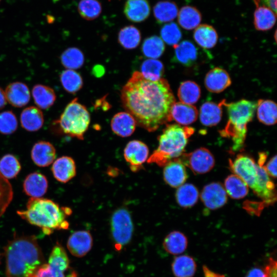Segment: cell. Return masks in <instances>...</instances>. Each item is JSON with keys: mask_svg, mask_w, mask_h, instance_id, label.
Instances as JSON below:
<instances>
[{"mask_svg": "<svg viewBox=\"0 0 277 277\" xmlns=\"http://www.w3.org/2000/svg\"><path fill=\"white\" fill-rule=\"evenodd\" d=\"M7 277H32L45 259L35 235H14L4 248Z\"/></svg>", "mask_w": 277, "mask_h": 277, "instance_id": "2", "label": "cell"}, {"mask_svg": "<svg viewBox=\"0 0 277 277\" xmlns=\"http://www.w3.org/2000/svg\"><path fill=\"white\" fill-rule=\"evenodd\" d=\"M193 38L201 47L210 49L216 44L218 34L213 26L208 24H201L195 29Z\"/></svg>", "mask_w": 277, "mask_h": 277, "instance_id": "27", "label": "cell"}, {"mask_svg": "<svg viewBox=\"0 0 277 277\" xmlns=\"http://www.w3.org/2000/svg\"><path fill=\"white\" fill-rule=\"evenodd\" d=\"M202 21V14L195 7L185 6L182 7L177 14V21L184 29L190 30L195 29Z\"/></svg>", "mask_w": 277, "mask_h": 277, "instance_id": "29", "label": "cell"}, {"mask_svg": "<svg viewBox=\"0 0 277 277\" xmlns=\"http://www.w3.org/2000/svg\"><path fill=\"white\" fill-rule=\"evenodd\" d=\"M204 84L206 89L212 93H220L231 84L228 73L224 69L215 67L206 74Z\"/></svg>", "mask_w": 277, "mask_h": 277, "instance_id": "15", "label": "cell"}, {"mask_svg": "<svg viewBox=\"0 0 277 277\" xmlns=\"http://www.w3.org/2000/svg\"><path fill=\"white\" fill-rule=\"evenodd\" d=\"M77 10L82 18L92 21L100 16L102 8L98 0H81L78 4Z\"/></svg>", "mask_w": 277, "mask_h": 277, "instance_id": "43", "label": "cell"}, {"mask_svg": "<svg viewBox=\"0 0 277 277\" xmlns=\"http://www.w3.org/2000/svg\"><path fill=\"white\" fill-rule=\"evenodd\" d=\"M148 155V146L139 140L130 141L124 150V158L129 164L130 169L133 172H137L142 169Z\"/></svg>", "mask_w": 277, "mask_h": 277, "instance_id": "10", "label": "cell"}, {"mask_svg": "<svg viewBox=\"0 0 277 277\" xmlns=\"http://www.w3.org/2000/svg\"><path fill=\"white\" fill-rule=\"evenodd\" d=\"M5 94L7 101L16 107H22L27 105L30 98L27 86L22 82H15L8 85Z\"/></svg>", "mask_w": 277, "mask_h": 277, "instance_id": "20", "label": "cell"}, {"mask_svg": "<svg viewBox=\"0 0 277 277\" xmlns=\"http://www.w3.org/2000/svg\"><path fill=\"white\" fill-rule=\"evenodd\" d=\"M224 188L227 194L233 199L245 197L249 191L247 185L239 176L233 174L228 176L224 182Z\"/></svg>", "mask_w": 277, "mask_h": 277, "instance_id": "35", "label": "cell"}, {"mask_svg": "<svg viewBox=\"0 0 277 277\" xmlns=\"http://www.w3.org/2000/svg\"><path fill=\"white\" fill-rule=\"evenodd\" d=\"M164 50V42L161 38L156 35L146 38L142 46V51L144 55L151 59L160 57Z\"/></svg>", "mask_w": 277, "mask_h": 277, "instance_id": "38", "label": "cell"}, {"mask_svg": "<svg viewBox=\"0 0 277 277\" xmlns=\"http://www.w3.org/2000/svg\"><path fill=\"white\" fill-rule=\"evenodd\" d=\"M202 268L205 277H225V275L211 270L205 265L203 266Z\"/></svg>", "mask_w": 277, "mask_h": 277, "instance_id": "52", "label": "cell"}, {"mask_svg": "<svg viewBox=\"0 0 277 277\" xmlns=\"http://www.w3.org/2000/svg\"><path fill=\"white\" fill-rule=\"evenodd\" d=\"M263 166L244 154H238L233 161L229 160L231 171L262 199L265 206H268L275 202L276 193L275 186Z\"/></svg>", "mask_w": 277, "mask_h": 277, "instance_id": "4", "label": "cell"}, {"mask_svg": "<svg viewBox=\"0 0 277 277\" xmlns=\"http://www.w3.org/2000/svg\"><path fill=\"white\" fill-rule=\"evenodd\" d=\"M177 96L181 102L189 105L194 104L200 97V87L193 81L183 82L179 87Z\"/></svg>", "mask_w": 277, "mask_h": 277, "instance_id": "36", "label": "cell"}, {"mask_svg": "<svg viewBox=\"0 0 277 277\" xmlns=\"http://www.w3.org/2000/svg\"><path fill=\"white\" fill-rule=\"evenodd\" d=\"M223 105L226 107L228 120L224 129L220 131V134L231 139L232 151H241L244 147L247 125L253 117L256 103L243 99L227 104L223 100Z\"/></svg>", "mask_w": 277, "mask_h": 277, "instance_id": "5", "label": "cell"}, {"mask_svg": "<svg viewBox=\"0 0 277 277\" xmlns=\"http://www.w3.org/2000/svg\"><path fill=\"white\" fill-rule=\"evenodd\" d=\"M276 22V14L269 8L260 6L256 7L253 15V24L258 31L271 29Z\"/></svg>", "mask_w": 277, "mask_h": 277, "instance_id": "32", "label": "cell"}, {"mask_svg": "<svg viewBox=\"0 0 277 277\" xmlns=\"http://www.w3.org/2000/svg\"><path fill=\"white\" fill-rule=\"evenodd\" d=\"M51 171L54 178L57 181L66 183L76 175V169L75 162L70 156H61L53 162Z\"/></svg>", "mask_w": 277, "mask_h": 277, "instance_id": "18", "label": "cell"}, {"mask_svg": "<svg viewBox=\"0 0 277 277\" xmlns=\"http://www.w3.org/2000/svg\"><path fill=\"white\" fill-rule=\"evenodd\" d=\"M7 100L6 98L5 91L0 88V109H2L6 105Z\"/></svg>", "mask_w": 277, "mask_h": 277, "instance_id": "53", "label": "cell"}, {"mask_svg": "<svg viewBox=\"0 0 277 277\" xmlns=\"http://www.w3.org/2000/svg\"><path fill=\"white\" fill-rule=\"evenodd\" d=\"M245 277H265L264 270L258 267H253L247 272Z\"/></svg>", "mask_w": 277, "mask_h": 277, "instance_id": "51", "label": "cell"}, {"mask_svg": "<svg viewBox=\"0 0 277 277\" xmlns=\"http://www.w3.org/2000/svg\"><path fill=\"white\" fill-rule=\"evenodd\" d=\"M16 212L22 219L39 227L45 234L50 235L54 230L68 228L67 217L71 214L72 210L48 199L31 197L27 203L26 209Z\"/></svg>", "mask_w": 277, "mask_h": 277, "instance_id": "3", "label": "cell"}, {"mask_svg": "<svg viewBox=\"0 0 277 277\" xmlns=\"http://www.w3.org/2000/svg\"><path fill=\"white\" fill-rule=\"evenodd\" d=\"M48 188L47 179L38 172L29 174L23 182L24 191L31 197H42L47 192Z\"/></svg>", "mask_w": 277, "mask_h": 277, "instance_id": "17", "label": "cell"}, {"mask_svg": "<svg viewBox=\"0 0 277 277\" xmlns=\"http://www.w3.org/2000/svg\"><path fill=\"white\" fill-rule=\"evenodd\" d=\"M155 18L159 23H168L174 19L178 14L176 4L173 2L161 1L153 8Z\"/></svg>", "mask_w": 277, "mask_h": 277, "instance_id": "33", "label": "cell"}, {"mask_svg": "<svg viewBox=\"0 0 277 277\" xmlns=\"http://www.w3.org/2000/svg\"><path fill=\"white\" fill-rule=\"evenodd\" d=\"M276 155H275L266 165L263 166L268 175L274 179H275L276 176Z\"/></svg>", "mask_w": 277, "mask_h": 277, "instance_id": "48", "label": "cell"}, {"mask_svg": "<svg viewBox=\"0 0 277 277\" xmlns=\"http://www.w3.org/2000/svg\"><path fill=\"white\" fill-rule=\"evenodd\" d=\"M17 120L15 114L11 111L0 113V133L11 134L17 128Z\"/></svg>", "mask_w": 277, "mask_h": 277, "instance_id": "46", "label": "cell"}, {"mask_svg": "<svg viewBox=\"0 0 277 277\" xmlns=\"http://www.w3.org/2000/svg\"><path fill=\"white\" fill-rule=\"evenodd\" d=\"M93 239L90 233L86 230H78L69 237L67 246L69 252L76 257L85 256L91 249Z\"/></svg>", "mask_w": 277, "mask_h": 277, "instance_id": "12", "label": "cell"}, {"mask_svg": "<svg viewBox=\"0 0 277 277\" xmlns=\"http://www.w3.org/2000/svg\"><path fill=\"white\" fill-rule=\"evenodd\" d=\"M174 47V58L180 64L185 66H191L197 60V49L190 41H182Z\"/></svg>", "mask_w": 277, "mask_h": 277, "instance_id": "25", "label": "cell"}, {"mask_svg": "<svg viewBox=\"0 0 277 277\" xmlns=\"http://www.w3.org/2000/svg\"><path fill=\"white\" fill-rule=\"evenodd\" d=\"M32 94L38 108L47 109L52 106L56 100L54 91L49 86L37 84L32 88Z\"/></svg>", "mask_w": 277, "mask_h": 277, "instance_id": "31", "label": "cell"}, {"mask_svg": "<svg viewBox=\"0 0 277 277\" xmlns=\"http://www.w3.org/2000/svg\"><path fill=\"white\" fill-rule=\"evenodd\" d=\"M21 169V164L14 155L7 154L0 159V173L7 180L15 177Z\"/></svg>", "mask_w": 277, "mask_h": 277, "instance_id": "41", "label": "cell"}, {"mask_svg": "<svg viewBox=\"0 0 277 277\" xmlns=\"http://www.w3.org/2000/svg\"><path fill=\"white\" fill-rule=\"evenodd\" d=\"M163 178L170 186L179 187L186 182L187 173L185 165L178 159H174L164 166Z\"/></svg>", "mask_w": 277, "mask_h": 277, "instance_id": "14", "label": "cell"}, {"mask_svg": "<svg viewBox=\"0 0 277 277\" xmlns=\"http://www.w3.org/2000/svg\"><path fill=\"white\" fill-rule=\"evenodd\" d=\"M188 244V239L183 233L173 231L165 238L163 246L168 253L172 255H179L186 250Z\"/></svg>", "mask_w": 277, "mask_h": 277, "instance_id": "28", "label": "cell"}, {"mask_svg": "<svg viewBox=\"0 0 277 277\" xmlns=\"http://www.w3.org/2000/svg\"><path fill=\"white\" fill-rule=\"evenodd\" d=\"M256 114L259 121L266 125L275 124L277 118L276 103L269 100H259L256 103Z\"/></svg>", "mask_w": 277, "mask_h": 277, "instance_id": "30", "label": "cell"}, {"mask_svg": "<svg viewBox=\"0 0 277 277\" xmlns=\"http://www.w3.org/2000/svg\"><path fill=\"white\" fill-rule=\"evenodd\" d=\"M121 100L136 124L149 132L172 121L170 110L175 99L165 78L151 81L135 71L121 90Z\"/></svg>", "mask_w": 277, "mask_h": 277, "instance_id": "1", "label": "cell"}, {"mask_svg": "<svg viewBox=\"0 0 277 277\" xmlns=\"http://www.w3.org/2000/svg\"><path fill=\"white\" fill-rule=\"evenodd\" d=\"M199 193L196 187L191 184H184L178 187L175 199L178 204L183 208H190L195 204Z\"/></svg>", "mask_w": 277, "mask_h": 277, "instance_id": "34", "label": "cell"}, {"mask_svg": "<svg viewBox=\"0 0 277 277\" xmlns=\"http://www.w3.org/2000/svg\"><path fill=\"white\" fill-rule=\"evenodd\" d=\"M222 101L219 104L209 101L203 103L200 109L201 123L208 127L216 125L222 118Z\"/></svg>", "mask_w": 277, "mask_h": 277, "instance_id": "23", "label": "cell"}, {"mask_svg": "<svg viewBox=\"0 0 277 277\" xmlns=\"http://www.w3.org/2000/svg\"><path fill=\"white\" fill-rule=\"evenodd\" d=\"M60 81L65 90L71 93H76L83 85L81 75L71 69L65 70L61 73Z\"/></svg>", "mask_w": 277, "mask_h": 277, "instance_id": "39", "label": "cell"}, {"mask_svg": "<svg viewBox=\"0 0 277 277\" xmlns=\"http://www.w3.org/2000/svg\"><path fill=\"white\" fill-rule=\"evenodd\" d=\"M136 122L127 112H121L115 114L111 122L112 131L117 135L126 137L130 136L135 131Z\"/></svg>", "mask_w": 277, "mask_h": 277, "instance_id": "21", "label": "cell"}, {"mask_svg": "<svg viewBox=\"0 0 277 277\" xmlns=\"http://www.w3.org/2000/svg\"><path fill=\"white\" fill-rule=\"evenodd\" d=\"M227 194L223 185L217 182L209 183L204 186L201 193V200L210 210L223 207L227 201Z\"/></svg>", "mask_w": 277, "mask_h": 277, "instance_id": "11", "label": "cell"}, {"mask_svg": "<svg viewBox=\"0 0 277 277\" xmlns=\"http://www.w3.org/2000/svg\"><path fill=\"white\" fill-rule=\"evenodd\" d=\"M150 11L148 0H126L124 7L126 18L134 23L146 20L150 15Z\"/></svg>", "mask_w": 277, "mask_h": 277, "instance_id": "19", "label": "cell"}, {"mask_svg": "<svg viewBox=\"0 0 277 277\" xmlns=\"http://www.w3.org/2000/svg\"><path fill=\"white\" fill-rule=\"evenodd\" d=\"M13 191L9 181L0 173V217L5 212L11 202Z\"/></svg>", "mask_w": 277, "mask_h": 277, "instance_id": "45", "label": "cell"}, {"mask_svg": "<svg viewBox=\"0 0 277 277\" xmlns=\"http://www.w3.org/2000/svg\"><path fill=\"white\" fill-rule=\"evenodd\" d=\"M110 227L115 247L119 250L129 243L133 231L131 215L126 208H120L113 212Z\"/></svg>", "mask_w": 277, "mask_h": 277, "instance_id": "8", "label": "cell"}, {"mask_svg": "<svg viewBox=\"0 0 277 277\" xmlns=\"http://www.w3.org/2000/svg\"><path fill=\"white\" fill-rule=\"evenodd\" d=\"M61 61L65 68L74 70L83 66L84 63V56L79 49L70 47L65 50L61 54Z\"/></svg>", "mask_w": 277, "mask_h": 277, "instance_id": "40", "label": "cell"}, {"mask_svg": "<svg viewBox=\"0 0 277 277\" xmlns=\"http://www.w3.org/2000/svg\"><path fill=\"white\" fill-rule=\"evenodd\" d=\"M195 174H204L214 166L213 155L207 148L201 147L189 153H183L177 157Z\"/></svg>", "mask_w": 277, "mask_h": 277, "instance_id": "9", "label": "cell"}, {"mask_svg": "<svg viewBox=\"0 0 277 277\" xmlns=\"http://www.w3.org/2000/svg\"><path fill=\"white\" fill-rule=\"evenodd\" d=\"M160 34L162 39L169 45H176L182 38V32L177 25L174 23H168L161 28Z\"/></svg>", "mask_w": 277, "mask_h": 277, "instance_id": "44", "label": "cell"}, {"mask_svg": "<svg viewBox=\"0 0 277 277\" xmlns=\"http://www.w3.org/2000/svg\"><path fill=\"white\" fill-rule=\"evenodd\" d=\"M276 266V260L272 257L269 258L264 269L265 277H277Z\"/></svg>", "mask_w": 277, "mask_h": 277, "instance_id": "47", "label": "cell"}, {"mask_svg": "<svg viewBox=\"0 0 277 277\" xmlns=\"http://www.w3.org/2000/svg\"><path fill=\"white\" fill-rule=\"evenodd\" d=\"M194 132V128L191 127L167 125L159 136L157 148L148 158V163L164 166L170 161L180 157Z\"/></svg>", "mask_w": 277, "mask_h": 277, "instance_id": "6", "label": "cell"}, {"mask_svg": "<svg viewBox=\"0 0 277 277\" xmlns=\"http://www.w3.org/2000/svg\"><path fill=\"white\" fill-rule=\"evenodd\" d=\"M253 1L256 7H266L276 14V0H253Z\"/></svg>", "mask_w": 277, "mask_h": 277, "instance_id": "50", "label": "cell"}, {"mask_svg": "<svg viewBox=\"0 0 277 277\" xmlns=\"http://www.w3.org/2000/svg\"><path fill=\"white\" fill-rule=\"evenodd\" d=\"M31 159L34 163L40 167L49 166L53 163L56 157V149L50 142L41 141L36 143L31 151Z\"/></svg>", "mask_w": 277, "mask_h": 277, "instance_id": "16", "label": "cell"}, {"mask_svg": "<svg viewBox=\"0 0 277 277\" xmlns=\"http://www.w3.org/2000/svg\"><path fill=\"white\" fill-rule=\"evenodd\" d=\"M66 277H77V274L75 271L71 270L70 273L66 275Z\"/></svg>", "mask_w": 277, "mask_h": 277, "instance_id": "54", "label": "cell"}, {"mask_svg": "<svg viewBox=\"0 0 277 277\" xmlns=\"http://www.w3.org/2000/svg\"><path fill=\"white\" fill-rule=\"evenodd\" d=\"M141 39L140 31L133 25H129L122 28L118 34V41L125 49L135 48Z\"/></svg>", "mask_w": 277, "mask_h": 277, "instance_id": "37", "label": "cell"}, {"mask_svg": "<svg viewBox=\"0 0 277 277\" xmlns=\"http://www.w3.org/2000/svg\"><path fill=\"white\" fill-rule=\"evenodd\" d=\"M198 116L196 108L181 102H175L170 110V116L172 120L181 125H188L194 122Z\"/></svg>", "mask_w": 277, "mask_h": 277, "instance_id": "22", "label": "cell"}, {"mask_svg": "<svg viewBox=\"0 0 277 277\" xmlns=\"http://www.w3.org/2000/svg\"><path fill=\"white\" fill-rule=\"evenodd\" d=\"M90 122V116L87 108L75 98L67 105L60 118L54 122V125L61 133L83 140Z\"/></svg>", "mask_w": 277, "mask_h": 277, "instance_id": "7", "label": "cell"}, {"mask_svg": "<svg viewBox=\"0 0 277 277\" xmlns=\"http://www.w3.org/2000/svg\"><path fill=\"white\" fill-rule=\"evenodd\" d=\"M22 127L28 131L40 129L44 122V115L39 108L30 106L23 110L20 116Z\"/></svg>", "mask_w": 277, "mask_h": 277, "instance_id": "24", "label": "cell"}, {"mask_svg": "<svg viewBox=\"0 0 277 277\" xmlns=\"http://www.w3.org/2000/svg\"><path fill=\"white\" fill-rule=\"evenodd\" d=\"M2 1V0H0V3H1V2Z\"/></svg>", "mask_w": 277, "mask_h": 277, "instance_id": "56", "label": "cell"}, {"mask_svg": "<svg viewBox=\"0 0 277 277\" xmlns=\"http://www.w3.org/2000/svg\"><path fill=\"white\" fill-rule=\"evenodd\" d=\"M171 269L175 277H193L196 270V264L192 256L180 255L174 258Z\"/></svg>", "mask_w": 277, "mask_h": 277, "instance_id": "26", "label": "cell"}, {"mask_svg": "<svg viewBox=\"0 0 277 277\" xmlns=\"http://www.w3.org/2000/svg\"><path fill=\"white\" fill-rule=\"evenodd\" d=\"M276 31L275 30V33H274V37H275V39H275V41L276 40Z\"/></svg>", "mask_w": 277, "mask_h": 277, "instance_id": "55", "label": "cell"}, {"mask_svg": "<svg viewBox=\"0 0 277 277\" xmlns=\"http://www.w3.org/2000/svg\"><path fill=\"white\" fill-rule=\"evenodd\" d=\"M48 265L52 277H66L65 273L70 268V260L64 248L57 243L52 248Z\"/></svg>", "mask_w": 277, "mask_h": 277, "instance_id": "13", "label": "cell"}, {"mask_svg": "<svg viewBox=\"0 0 277 277\" xmlns=\"http://www.w3.org/2000/svg\"><path fill=\"white\" fill-rule=\"evenodd\" d=\"M164 72L163 63L155 59H148L144 61L141 66V74L146 79L156 81L161 78Z\"/></svg>", "mask_w": 277, "mask_h": 277, "instance_id": "42", "label": "cell"}, {"mask_svg": "<svg viewBox=\"0 0 277 277\" xmlns=\"http://www.w3.org/2000/svg\"><path fill=\"white\" fill-rule=\"evenodd\" d=\"M32 277H52L48 264L44 263L34 272Z\"/></svg>", "mask_w": 277, "mask_h": 277, "instance_id": "49", "label": "cell"}]
</instances>
